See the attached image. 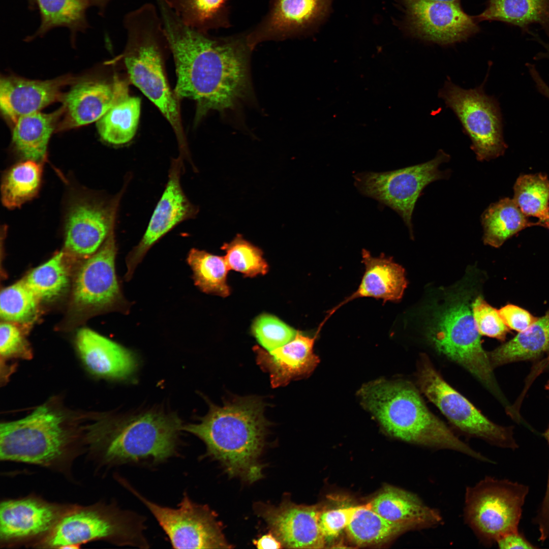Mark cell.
I'll return each mask as SVG.
<instances>
[{
	"label": "cell",
	"instance_id": "44dd1931",
	"mask_svg": "<svg viewBox=\"0 0 549 549\" xmlns=\"http://www.w3.org/2000/svg\"><path fill=\"white\" fill-rule=\"evenodd\" d=\"M75 82L67 75L47 80L5 76L0 80V106L5 117L14 125L22 116L40 111L46 106L62 101L63 87Z\"/></svg>",
	"mask_w": 549,
	"mask_h": 549
},
{
	"label": "cell",
	"instance_id": "1f68e13d",
	"mask_svg": "<svg viewBox=\"0 0 549 549\" xmlns=\"http://www.w3.org/2000/svg\"><path fill=\"white\" fill-rule=\"evenodd\" d=\"M140 110L138 97L129 95L118 101L97 122L101 138L115 145L130 142L137 131Z\"/></svg>",
	"mask_w": 549,
	"mask_h": 549
},
{
	"label": "cell",
	"instance_id": "f6af8a7d",
	"mask_svg": "<svg viewBox=\"0 0 549 549\" xmlns=\"http://www.w3.org/2000/svg\"><path fill=\"white\" fill-rule=\"evenodd\" d=\"M498 311L507 327L518 332L527 329L538 319L514 304H508Z\"/></svg>",
	"mask_w": 549,
	"mask_h": 549
},
{
	"label": "cell",
	"instance_id": "484cf974",
	"mask_svg": "<svg viewBox=\"0 0 549 549\" xmlns=\"http://www.w3.org/2000/svg\"><path fill=\"white\" fill-rule=\"evenodd\" d=\"M370 508L385 519L409 524L416 530L434 528L442 524L443 516L415 493L388 485L369 502Z\"/></svg>",
	"mask_w": 549,
	"mask_h": 549
},
{
	"label": "cell",
	"instance_id": "9c48e42d",
	"mask_svg": "<svg viewBox=\"0 0 549 549\" xmlns=\"http://www.w3.org/2000/svg\"><path fill=\"white\" fill-rule=\"evenodd\" d=\"M450 159L440 149L433 159L423 163L386 172L357 173L353 176L354 185L361 194L396 211L412 236V217L416 201L427 185L449 177L450 171L440 170L439 167Z\"/></svg>",
	"mask_w": 549,
	"mask_h": 549
},
{
	"label": "cell",
	"instance_id": "2e32d148",
	"mask_svg": "<svg viewBox=\"0 0 549 549\" xmlns=\"http://www.w3.org/2000/svg\"><path fill=\"white\" fill-rule=\"evenodd\" d=\"M182 158L179 156L172 160L165 189L146 230L126 258L127 281L131 279L137 266L153 245L180 223L195 218L198 214V207L188 198L181 185Z\"/></svg>",
	"mask_w": 549,
	"mask_h": 549
},
{
	"label": "cell",
	"instance_id": "3957f363",
	"mask_svg": "<svg viewBox=\"0 0 549 549\" xmlns=\"http://www.w3.org/2000/svg\"><path fill=\"white\" fill-rule=\"evenodd\" d=\"M359 395L386 432L398 439L426 448L457 451L482 462L491 461L433 414L410 383L376 380L362 386Z\"/></svg>",
	"mask_w": 549,
	"mask_h": 549
},
{
	"label": "cell",
	"instance_id": "ee69618b",
	"mask_svg": "<svg viewBox=\"0 0 549 549\" xmlns=\"http://www.w3.org/2000/svg\"><path fill=\"white\" fill-rule=\"evenodd\" d=\"M361 505L342 507L320 511L319 523L326 542L339 536L351 521Z\"/></svg>",
	"mask_w": 549,
	"mask_h": 549
},
{
	"label": "cell",
	"instance_id": "74e56055",
	"mask_svg": "<svg viewBox=\"0 0 549 549\" xmlns=\"http://www.w3.org/2000/svg\"><path fill=\"white\" fill-rule=\"evenodd\" d=\"M513 200L526 216L538 218L548 226L549 180L542 174H526L517 178Z\"/></svg>",
	"mask_w": 549,
	"mask_h": 549
},
{
	"label": "cell",
	"instance_id": "d6986e66",
	"mask_svg": "<svg viewBox=\"0 0 549 549\" xmlns=\"http://www.w3.org/2000/svg\"><path fill=\"white\" fill-rule=\"evenodd\" d=\"M129 96L126 82L84 80L75 82L63 98L64 112L56 129L62 131L97 121L118 101Z\"/></svg>",
	"mask_w": 549,
	"mask_h": 549
},
{
	"label": "cell",
	"instance_id": "4dcf8cb0",
	"mask_svg": "<svg viewBox=\"0 0 549 549\" xmlns=\"http://www.w3.org/2000/svg\"><path fill=\"white\" fill-rule=\"evenodd\" d=\"M41 16V23L31 37L42 36L57 27L68 28L74 38L77 33L88 26L86 12L91 6L89 0H36Z\"/></svg>",
	"mask_w": 549,
	"mask_h": 549
},
{
	"label": "cell",
	"instance_id": "5b68a950",
	"mask_svg": "<svg viewBox=\"0 0 549 549\" xmlns=\"http://www.w3.org/2000/svg\"><path fill=\"white\" fill-rule=\"evenodd\" d=\"M182 426L175 415L148 411L103 432L95 444L104 465L155 466L177 455Z\"/></svg>",
	"mask_w": 549,
	"mask_h": 549
},
{
	"label": "cell",
	"instance_id": "7402d4cb",
	"mask_svg": "<svg viewBox=\"0 0 549 549\" xmlns=\"http://www.w3.org/2000/svg\"><path fill=\"white\" fill-rule=\"evenodd\" d=\"M331 0H271L264 19L246 36L253 49L259 43L284 39L303 30L326 12Z\"/></svg>",
	"mask_w": 549,
	"mask_h": 549
},
{
	"label": "cell",
	"instance_id": "cb8c5ba5",
	"mask_svg": "<svg viewBox=\"0 0 549 549\" xmlns=\"http://www.w3.org/2000/svg\"><path fill=\"white\" fill-rule=\"evenodd\" d=\"M76 344L83 361L94 374L123 380L136 370L137 360L131 351L89 328L78 331Z\"/></svg>",
	"mask_w": 549,
	"mask_h": 549
},
{
	"label": "cell",
	"instance_id": "b9f144b4",
	"mask_svg": "<svg viewBox=\"0 0 549 549\" xmlns=\"http://www.w3.org/2000/svg\"><path fill=\"white\" fill-rule=\"evenodd\" d=\"M471 310L480 335L501 341L505 340L509 328L503 321L498 310L488 304L480 296L473 302Z\"/></svg>",
	"mask_w": 549,
	"mask_h": 549
},
{
	"label": "cell",
	"instance_id": "ba28073f",
	"mask_svg": "<svg viewBox=\"0 0 549 549\" xmlns=\"http://www.w3.org/2000/svg\"><path fill=\"white\" fill-rule=\"evenodd\" d=\"M69 436L63 417L48 407L0 426V459L49 466L60 459Z\"/></svg>",
	"mask_w": 549,
	"mask_h": 549
},
{
	"label": "cell",
	"instance_id": "5bb4252c",
	"mask_svg": "<svg viewBox=\"0 0 549 549\" xmlns=\"http://www.w3.org/2000/svg\"><path fill=\"white\" fill-rule=\"evenodd\" d=\"M114 228L100 249L86 258L77 271L72 297L77 311L87 313L105 311L121 307L125 302L115 271Z\"/></svg>",
	"mask_w": 549,
	"mask_h": 549
},
{
	"label": "cell",
	"instance_id": "9a60e30c",
	"mask_svg": "<svg viewBox=\"0 0 549 549\" xmlns=\"http://www.w3.org/2000/svg\"><path fill=\"white\" fill-rule=\"evenodd\" d=\"M126 186L107 202L86 197L69 208L65 230V252L85 259L96 253L115 227L118 206Z\"/></svg>",
	"mask_w": 549,
	"mask_h": 549
},
{
	"label": "cell",
	"instance_id": "bcb514c9",
	"mask_svg": "<svg viewBox=\"0 0 549 549\" xmlns=\"http://www.w3.org/2000/svg\"><path fill=\"white\" fill-rule=\"evenodd\" d=\"M549 446V426L544 433ZM534 521L538 526L539 540L544 541L549 539V469L545 495Z\"/></svg>",
	"mask_w": 549,
	"mask_h": 549
},
{
	"label": "cell",
	"instance_id": "f546056e",
	"mask_svg": "<svg viewBox=\"0 0 549 549\" xmlns=\"http://www.w3.org/2000/svg\"><path fill=\"white\" fill-rule=\"evenodd\" d=\"M412 530H416L410 525L383 517L370 508L369 503L362 505L345 529L350 541L359 547L383 544Z\"/></svg>",
	"mask_w": 549,
	"mask_h": 549
},
{
	"label": "cell",
	"instance_id": "8fae6325",
	"mask_svg": "<svg viewBox=\"0 0 549 549\" xmlns=\"http://www.w3.org/2000/svg\"><path fill=\"white\" fill-rule=\"evenodd\" d=\"M428 338L440 353L470 372L497 396L501 395L472 310L465 301L451 304L430 327Z\"/></svg>",
	"mask_w": 549,
	"mask_h": 549
},
{
	"label": "cell",
	"instance_id": "ffe728a7",
	"mask_svg": "<svg viewBox=\"0 0 549 549\" xmlns=\"http://www.w3.org/2000/svg\"><path fill=\"white\" fill-rule=\"evenodd\" d=\"M323 325L311 336L297 331L294 339L284 345L267 351L254 347L257 364L269 374L273 388L285 386L292 380L308 376L319 362L314 352V346Z\"/></svg>",
	"mask_w": 549,
	"mask_h": 549
},
{
	"label": "cell",
	"instance_id": "7bdbcfd3",
	"mask_svg": "<svg viewBox=\"0 0 549 549\" xmlns=\"http://www.w3.org/2000/svg\"><path fill=\"white\" fill-rule=\"evenodd\" d=\"M0 355L1 360L12 358L30 359L32 353L24 333L14 323L3 321L0 325Z\"/></svg>",
	"mask_w": 549,
	"mask_h": 549
},
{
	"label": "cell",
	"instance_id": "603a6c76",
	"mask_svg": "<svg viewBox=\"0 0 549 549\" xmlns=\"http://www.w3.org/2000/svg\"><path fill=\"white\" fill-rule=\"evenodd\" d=\"M57 506L34 498L3 501L0 505V539L21 540L50 532L64 513Z\"/></svg>",
	"mask_w": 549,
	"mask_h": 549
},
{
	"label": "cell",
	"instance_id": "d590c367",
	"mask_svg": "<svg viewBox=\"0 0 549 549\" xmlns=\"http://www.w3.org/2000/svg\"><path fill=\"white\" fill-rule=\"evenodd\" d=\"M548 0H490L478 18L500 20L520 26L545 21L549 16Z\"/></svg>",
	"mask_w": 549,
	"mask_h": 549
},
{
	"label": "cell",
	"instance_id": "8992f818",
	"mask_svg": "<svg viewBox=\"0 0 549 549\" xmlns=\"http://www.w3.org/2000/svg\"><path fill=\"white\" fill-rule=\"evenodd\" d=\"M145 518L114 506L78 508L64 513L48 533L44 544L75 548L89 541L104 539L118 545L147 548Z\"/></svg>",
	"mask_w": 549,
	"mask_h": 549
},
{
	"label": "cell",
	"instance_id": "f5cc1de1",
	"mask_svg": "<svg viewBox=\"0 0 549 549\" xmlns=\"http://www.w3.org/2000/svg\"><path fill=\"white\" fill-rule=\"evenodd\" d=\"M543 45H544L545 48L546 49V52L544 54L543 57H547V58H549V45H548L547 44L545 45L544 44H543Z\"/></svg>",
	"mask_w": 549,
	"mask_h": 549
},
{
	"label": "cell",
	"instance_id": "d4e9b609",
	"mask_svg": "<svg viewBox=\"0 0 549 549\" xmlns=\"http://www.w3.org/2000/svg\"><path fill=\"white\" fill-rule=\"evenodd\" d=\"M362 263L364 271L357 289L328 313L331 316L341 307L356 298L372 297L384 302L399 301L407 286L404 268L390 257L382 253L373 256L362 249Z\"/></svg>",
	"mask_w": 549,
	"mask_h": 549
},
{
	"label": "cell",
	"instance_id": "ac0fdd59",
	"mask_svg": "<svg viewBox=\"0 0 549 549\" xmlns=\"http://www.w3.org/2000/svg\"><path fill=\"white\" fill-rule=\"evenodd\" d=\"M256 509L283 547H325L326 542L319 523L321 509L318 506L297 505L284 500L277 506L257 504Z\"/></svg>",
	"mask_w": 549,
	"mask_h": 549
},
{
	"label": "cell",
	"instance_id": "816d5d0a",
	"mask_svg": "<svg viewBox=\"0 0 549 549\" xmlns=\"http://www.w3.org/2000/svg\"><path fill=\"white\" fill-rule=\"evenodd\" d=\"M28 1L29 6L31 8H35L36 6V0H27Z\"/></svg>",
	"mask_w": 549,
	"mask_h": 549
},
{
	"label": "cell",
	"instance_id": "7dc6e473",
	"mask_svg": "<svg viewBox=\"0 0 549 549\" xmlns=\"http://www.w3.org/2000/svg\"><path fill=\"white\" fill-rule=\"evenodd\" d=\"M496 544L501 549H532L536 547L518 531L503 535L497 541Z\"/></svg>",
	"mask_w": 549,
	"mask_h": 549
},
{
	"label": "cell",
	"instance_id": "e575fe53",
	"mask_svg": "<svg viewBox=\"0 0 549 549\" xmlns=\"http://www.w3.org/2000/svg\"><path fill=\"white\" fill-rule=\"evenodd\" d=\"M187 260L193 271L195 285L202 292L221 297L230 294V289L227 283L229 269L224 257L192 248Z\"/></svg>",
	"mask_w": 549,
	"mask_h": 549
},
{
	"label": "cell",
	"instance_id": "83f0119b",
	"mask_svg": "<svg viewBox=\"0 0 549 549\" xmlns=\"http://www.w3.org/2000/svg\"><path fill=\"white\" fill-rule=\"evenodd\" d=\"M549 354V311L527 329L489 353L493 368Z\"/></svg>",
	"mask_w": 549,
	"mask_h": 549
},
{
	"label": "cell",
	"instance_id": "4fadbf2b",
	"mask_svg": "<svg viewBox=\"0 0 549 549\" xmlns=\"http://www.w3.org/2000/svg\"><path fill=\"white\" fill-rule=\"evenodd\" d=\"M122 484L148 509L174 548H227L221 525L207 505L194 502L184 493L177 508L158 504L138 492L125 480Z\"/></svg>",
	"mask_w": 549,
	"mask_h": 549
},
{
	"label": "cell",
	"instance_id": "4316f807",
	"mask_svg": "<svg viewBox=\"0 0 549 549\" xmlns=\"http://www.w3.org/2000/svg\"><path fill=\"white\" fill-rule=\"evenodd\" d=\"M64 112L62 106L52 113L37 111L20 117L14 125L12 138L17 152L25 160L45 161L50 138Z\"/></svg>",
	"mask_w": 549,
	"mask_h": 549
},
{
	"label": "cell",
	"instance_id": "7c38bea8",
	"mask_svg": "<svg viewBox=\"0 0 549 549\" xmlns=\"http://www.w3.org/2000/svg\"><path fill=\"white\" fill-rule=\"evenodd\" d=\"M416 377L421 391L461 432L498 447L517 448L512 428L499 425L484 416L444 380L425 355L419 359Z\"/></svg>",
	"mask_w": 549,
	"mask_h": 549
},
{
	"label": "cell",
	"instance_id": "60d3db41",
	"mask_svg": "<svg viewBox=\"0 0 549 549\" xmlns=\"http://www.w3.org/2000/svg\"><path fill=\"white\" fill-rule=\"evenodd\" d=\"M297 331L278 317L262 314L253 321L251 332L264 350L272 351L292 340Z\"/></svg>",
	"mask_w": 549,
	"mask_h": 549
},
{
	"label": "cell",
	"instance_id": "836d02e7",
	"mask_svg": "<svg viewBox=\"0 0 549 549\" xmlns=\"http://www.w3.org/2000/svg\"><path fill=\"white\" fill-rule=\"evenodd\" d=\"M176 15L186 25L203 33L227 27L226 0H166Z\"/></svg>",
	"mask_w": 549,
	"mask_h": 549
},
{
	"label": "cell",
	"instance_id": "f35d334b",
	"mask_svg": "<svg viewBox=\"0 0 549 549\" xmlns=\"http://www.w3.org/2000/svg\"><path fill=\"white\" fill-rule=\"evenodd\" d=\"M40 302L24 280L19 281L2 290L1 317L18 325L30 324L38 315Z\"/></svg>",
	"mask_w": 549,
	"mask_h": 549
},
{
	"label": "cell",
	"instance_id": "30bf717a",
	"mask_svg": "<svg viewBox=\"0 0 549 549\" xmlns=\"http://www.w3.org/2000/svg\"><path fill=\"white\" fill-rule=\"evenodd\" d=\"M484 83L466 89L449 78L439 90L438 97L450 108L471 141V148L479 161H489L504 154L506 148L498 102L484 92Z\"/></svg>",
	"mask_w": 549,
	"mask_h": 549
},
{
	"label": "cell",
	"instance_id": "52a82bcc",
	"mask_svg": "<svg viewBox=\"0 0 549 549\" xmlns=\"http://www.w3.org/2000/svg\"><path fill=\"white\" fill-rule=\"evenodd\" d=\"M528 486L486 476L466 487L465 523L482 545L490 547L503 535L518 531Z\"/></svg>",
	"mask_w": 549,
	"mask_h": 549
},
{
	"label": "cell",
	"instance_id": "681fc988",
	"mask_svg": "<svg viewBox=\"0 0 549 549\" xmlns=\"http://www.w3.org/2000/svg\"><path fill=\"white\" fill-rule=\"evenodd\" d=\"M112 0H89L91 5L98 7L101 14L104 13L105 10L109 3Z\"/></svg>",
	"mask_w": 549,
	"mask_h": 549
},
{
	"label": "cell",
	"instance_id": "db71d44e",
	"mask_svg": "<svg viewBox=\"0 0 549 549\" xmlns=\"http://www.w3.org/2000/svg\"><path fill=\"white\" fill-rule=\"evenodd\" d=\"M435 1L445 2H456L458 0H432Z\"/></svg>",
	"mask_w": 549,
	"mask_h": 549
},
{
	"label": "cell",
	"instance_id": "d6a6232c",
	"mask_svg": "<svg viewBox=\"0 0 549 549\" xmlns=\"http://www.w3.org/2000/svg\"><path fill=\"white\" fill-rule=\"evenodd\" d=\"M42 163L25 160L10 168L4 176L2 200L10 209L19 207L38 194L42 176Z\"/></svg>",
	"mask_w": 549,
	"mask_h": 549
},
{
	"label": "cell",
	"instance_id": "6da1fadb",
	"mask_svg": "<svg viewBox=\"0 0 549 549\" xmlns=\"http://www.w3.org/2000/svg\"><path fill=\"white\" fill-rule=\"evenodd\" d=\"M176 69L175 95L196 102L198 114L235 108L252 94L246 36L215 38L185 24L155 0Z\"/></svg>",
	"mask_w": 549,
	"mask_h": 549
},
{
	"label": "cell",
	"instance_id": "ab89813d",
	"mask_svg": "<svg viewBox=\"0 0 549 549\" xmlns=\"http://www.w3.org/2000/svg\"><path fill=\"white\" fill-rule=\"evenodd\" d=\"M221 249L225 251L224 257L229 270L232 269L242 273L245 277H253L259 274H265L268 266L263 258V252L237 234L228 243H225Z\"/></svg>",
	"mask_w": 549,
	"mask_h": 549
},
{
	"label": "cell",
	"instance_id": "e0dca14e",
	"mask_svg": "<svg viewBox=\"0 0 549 549\" xmlns=\"http://www.w3.org/2000/svg\"><path fill=\"white\" fill-rule=\"evenodd\" d=\"M403 1L411 30L422 39L449 45L466 40L477 30L456 2Z\"/></svg>",
	"mask_w": 549,
	"mask_h": 549
},
{
	"label": "cell",
	"instance_id": "f907efd6",
	"mask_svg": "<svg viewBox=\"0 0 549 549\" xmlns=\"http://www.w3.org/2000/svg\"><path fill=\"white\" fill-rule=\"evenodd\" d=\"M539 92L549 99V86L546 83H543L540 86Z\"/></svg>",
	"mask_w": 549,
	"mask_h": 549
},
{
	"label": "cell",
	"instance_id": "f1b7e54d",
	"mask_svg": "<svg viewBox=\"0 0 549 549\" xmlns=\"http://www.w3.org/2000/svg\"><path fill=\"white\" fill-rule=\"evenodd\" d=\"M481 222L484 244L498 248L520 231L534 225H544L530 222L514 200L505 198L491 204L482 213Z\"/></svg>",
	"mask_w": 549,
	"mask_h": 549
},
{
	"label": "cell",
	"instance_id": "c3c4849f",
	"mask_svg": "<svg viewBox=\"0 0 549 549\" xmlns=\"http://www.w3.org/2000/svg\"><path fill=\"white\" fill-rule=\"evenodd\" d=\"M253 543L259 549H278L283 547L282 543L270 532L257 540H254Z\"/></svg>",
	"mask_w": 549,
	"mask_h": 549
},
{
	"label": "cell",
	"instance_id": "11a10c76",
	"mask_svg": "<svg viewBox=\"0 0 549 549\" xmlns=\"http://www.w3.org/2000/svg\"><path fill=\"white\" fill-rule=\"evenodd\" d=\"M548 227H549V220H548Z\"/></svg>",
	"mask_w": 549,
	"mask_h": 549
},
{
	"label": "cell",
	"instance_id": "8d00e7d4",
	"mask_svg": "<svg viewBox=\"0 0 549 549\" xmlns=\"http://www.w3.org/2000/svg\"><path fill=\"white\" fill-rule=\"evenodd\" d=\"M64 251L56 253L47 261L32 270L23 280L40 301L59 297L69 283Z\"/></svg>",
	"mask_w": 549,
	"mask_h": 549
},
{
	"label": "cell",
	"instance_id": "7a4b0ae2",
	"mask_svg": "<svg viewBox=\"0 0 549 549\" xmlns=\"http://www.w3.org/2000/svg\"><path fill=\"white\" fill-rule=\"evenodd\" d=\"M265 404L256 396L236 398L209 409L199 423L182 425V430L201 439L206 454L218 461L231 477L249 483L263 477L259 458L269 422Z\"/></svg>",
	"mask_w": 549,
	"mask_h": 549
},
{
	"label": "cell",
	"instance_id": "277c9868",
	"mask_svg": "<svg viewBox=\"0 0 549 549\" xmlns=\"http://www.w3.org/2000/svg\"><path fill=\"white\" fill-rule=\"evenodd\" d=\"M157 8L146 3L125 16L127 43L124 63L131 81L170 123L184 149L177 97L169 87L163 68V53L169 48Z\"/></svg>",
	"mask_w": 549,
	"mask_h": 549
}]
</instances>
